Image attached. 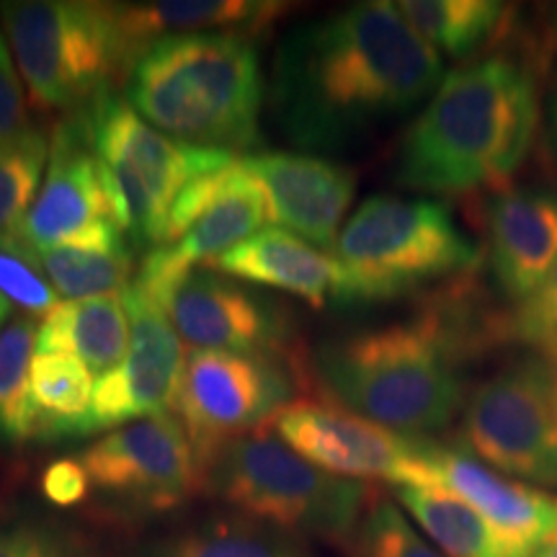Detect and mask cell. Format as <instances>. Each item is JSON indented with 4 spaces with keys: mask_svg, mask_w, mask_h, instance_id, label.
<instances>
[{
    "mask_svg": "<svg viewBox=\"0 0 557 557\" xmlns=\"http://www.w3.org/2000/svg\"><path fill=\"white\" fill-rule=\"evenodd\" d=\"M444 62L398 5L354 3L302 26L276 58L274 109L295 143L341 148L431 99Z\"/></svg>",
    "mask_w": 557,
    "mask_h": 557,
    "instance_id": "obj_1",
    "label": "cell"
},
{
    "mask_svg": "<svg viewBox=\"0 0 557 557\" xmlns=\"http://www.w3.org/2000/svg\"><path fill=\"white\" fill-rule=\"evenodd\" d=\"M468 287L438 292L410 320L325 341L312 377L336 406L398 434L426 438L462 416V367L504 344V312H483Z\"/></svg>",
    "mask_w": 557,
    "mask_h": 557,
    "instance_id": "obj_2",
    "label": "cell"
},
{
    "mask_svg": "<svg viewBox=\"0 0 557 557\" xmlns=\"http://www.w3.org/2000/svg\"><path fill=\"white\" fill-rule=\"evenodd\" d=\"M540 127L537 70L527 54L487 52L438 83L398 150L395 181L436 197L511 186Z\"/></svg>",
    "mask_w": 557,
    "mask_h": 557,
    "instance_id": "obj_3",
    "label": "cell"
},
{
    "mask_svg": "<svg viewBox=\"0 0 557 557\" xmlns=\"http://www.w3.org/2000/svg\"><path fill=\"white\" fill-rule=\"evenodd\" d=\"M263 78L246 34H181L150 45L127 73V103L184 145L238 152L259 143Z\"/></svg>",
    "mask_w": 557,
    "mask_h": 557,
    "instance_id": "obj_4",
    "label": "cell"
},
{
    "mask_svg": "<svg viewBox=\"0 0 557 557\" xmlns=\"http://www.w3.org/2000/svg\"><path fill=\"white\" fill-rule=\"evenodd\" d=\"M333 299L341 305L389 302L431 284L470 274L480 263L449 207L436 199L374 194L338 233Z\"/></svg>",
    "mask_w": 557,
    "mask_h": 557,
    "instance_id": "obj_5",
    "label": "cell"
},
{
    "mask_svg": "<svg viewBox=\"0 0 557 557\" xmlns=\"http://www.w3.org/2000/svg\"><path fill=\"white\" fill-rule=\"evenodd\" d=\"M201 483L246 519L338 547L354 545L374 500L367 483L331 475L261 431L227 442Z\"/></svg>",
    "mask_w": 557,
    "mask_h": 557,
    "instance_id": "obj_6",
    "label": "cell"
},
{
    "mask_svg": "<svg viewBox=\"0 0 557 557\" xmlns=\"http://www.w3.org/2000/svg\"><path fill=\"white\" fill-rule=\"evenodd\" d=\"M5 34L29 99L41 111L94 109L129 73L132 52L111 3H0Z\"/></svg>",
    "mask_w": 557,
    "mask_h": 557,
    "instance_id": "obj_7",
    "label": "cell"
},
{
    "mask_svg": "<svg viewBox=\"0 0 557 557\" xmlns=\"http://www.w3.org/2000/svg\"><path fill=\"white\" fill-rule=\"evenodd\" d=\"M457 436L491 470L557 493V361H506L468 393Z\"/></svg>",
    "mask_w": 557,
    "mask_h": 557,
    "instance_id": "obj_8",
    "label": "cell"
},
{
    "mask_svg": "<svg viewBox=\"0 0 557 557\" xmlns=\"http://www.w3.org/2000/svg\"><path fill=\"white\" fill-rule=\"evenodd\" d=\"M94 152L120 184L129 207L132 233L160 243L181 191L199 176L233 163V152L184 145L150 127L127 101L103 99L81 116Z\"/></svg>",
    "mask_w": 557,
    "mask_h": 557,
    "instance_id": "obj_9",
    "label": "cell"
},
{
    "mask_svg": "<svg viewBox=\"0 0 557 557\" xmlns=\"http://www.w3.org/2000/svg\"><path fill=\"white\" fill-rule=\"evenodd\" d=\"M295 377L276 354L191 348L184 359L173 410L201 472L233 438L256 434L292 406Z\"/></svg>",
    "mask_w": 557,
    "mask_h": 557,
    "instance_id": "obj_10",
    "label": "cell"
},
{
    "mask_svg": "<svg viewBox=\"0 0 557 557\" xmlns=\"http://www.w3.org/2000/svg\"><path fill=\"white\" fill-rule=\"evenodd\" d=\"M274 431L315 468L346 480H382L395 487H431L434 442L389 431L336 403L295 400L274 418Z\"/></svg>",
    "mask_w": 557,
    "mask_h": 557,
    "instance_id": "obj_11",
    "label": "cell"
},
{
    "mask_svg": "<svg viewBox=\"0 0 557 557\" xmlns=\"http://www.w3.org/2000/svg\"><path fill=\"white\" fill-rule=\"evenodd\" d=\"M75 459L90 491L137 513L171 511L199 487L189 436L171 413L114 429Z\"/></svg>",
    "mask_w": 557,
    "mask_h": 557,
    "instance_id": "obj_12",
    "label": "cell"
},
{
    "mask_svg": "<svg viewBox=\"0 0 557 557\" xmlns=\"http://www.w3.org/2000/svg\"><path fill=\"white\" fill-rule=\"evenodd\" d=\"M103 225L132 230L120 184L94 152L83 120L54 127L45 184L24 222V246L39 250L83 240Z\"/></svg>",
    "mask_w": 557,
    "mask_h": 557,
    "instance_id": "obj_13",
    "label": "cell"
},
{
    "mask_svg": "<svg viewBox=\"0 0 557 557\" xmlns=\"http://www.w3.org/2000/svg\"><path fill=\"white\" fill-rule=\"evenodd\" d=\"M129 315V351L109 374L96 380L86 434L169 413L184 369L178 333L160 305L129 284L122 292Z\"/></svg>",
    "mask_w": 557,
    "mask_h": 557,
    "instance_id": "obj_14",
    "label": "cell"
},
{
    "mask_svg": "<svg viewBox=\"0 0 557 557\" xmlns=\"http://www.w3.org/2000/svg\"><path fill=\"white\" fill-rule=\"evenodd\" d=\"M184 341L201 351L282 354V310L212 269H191L148 295Z\"/></svg>",
    "mask_w": 557,
    "mask_h": 557,
    "instance_id": "obj_15",
    "label": "cell"
},
{
    "mask_svg": "<svg viewBox=\"0 0 557 557\" xmlns=\"http://www.w3.org/2000/svg\"><path fill=\"white\" fill-rule=\"evenodd\" d=\"M431 475L485 521L504 557H537L557 542V493L500 475L468 451L438 444Z\"/></svg>",
    "mask_w": 557,
    "mask_h": 557,
    "instance_id": "obj_16",
    "label": "cell"
},
{
    "mask_svg": "<svg viewBox=\"0 0 557 557\" xmlns=\"http://www.w3.org/2000/svg\"><path fill=\"white\" fill-rule=\"evenodd\" d=\"M480 225L493 284L506 302L517 305L557 267V189L519 184L491 191Z\"/></svg>",
    "mask_w": 557,
    "mask_h": 557,
    "instance_id": "obj_17",
    "label": "cell"
},
{
    "mask_svg": "<svg viewBox=\"0 0 557 557\" xmlns=\"http://www.w3.org/2000/svg\"><path fill=\"white\" fill-rule=\"evenodd\" d=\"M240 160L267 194L271 222L320 250L336 248L341 220L357 194V173L336 160L302 152H263Z\"/></svg>",
    "mask_w": 557,
    "mask_h": 557,
    "instance_id": "obj_18",
    "label": "cell"
},
{
    "mask_svg": "<svg viewBox=\"0 0 557 557\" xmlns=\"http://www.w3.org/2000/svg\"><path fill=\"white\" fill-rule=\"evenodd\" d=\"M207 269L243 282L263 284L278 292H289L310 305L325 308L336 284V261L331 253L310 246L284 227H263L246 243L227 250Z\"/></svg>",
    "mask_w": 557,
    "mask_h": 557,
    "instance_id": "obj_19",
    "label": "cell"
},
{
    "mask_svg": "<svg viewBox=\"0 0 557 557\" xmlns=\"http://www.w3.org/2000/svg\"><path fill=\"white\" fill-rule=\"evenodd\" d=\"M132 52V65L150 45L181 34L261 32L287 5L259 0H156V3H111Z\"/></svg>",
    "mask_w": 557,
    "mask_h": 557,
    "instance_id": "obj_20",
    "label": "cell"
},
{
    "mask_svg": "<svg viewBox=\"0 0 557 557\" xmlns=\"http://www.w3.org/2000/svg\"><path fill=\"white\" fill-rule=\"evenodd\" d=\"M129 315L124 297H90L60 302L39 329V354H70L96 377L116 369L129 351Z\"/></svg>",
    "mask_w": 557,
    "mask_h": 557,
    "instance_id": "obj_21",
    "label": "cell"
},
{
    "mask_svg": "<svg viewBox=\"0 0 557 557\" xmlns=\"http://www.w3.org/2000/svg\"><path fill=\"white\" fill-rule=\"evenodd\" d=\"M39 269L67 299L109 297L129 287L135 259L116 225H103L83 240L39 250Z\"/></svg>",
    "mask_w": 557,
    "mask_h": 557,
    "instance_id": "obj_22",
    "label": "cell"
},
{
    "mask_svg": "<svg viewBox=\"0 0 557 557\" xmlns=\"http://www.w3.org/2000/svg\"><path fill=\"white\" fill-rule=\"evenodd\" d=\"M398 11L418 37L455 60H475L508 32L511 11L493 0H400Z\"/></svg>",
    "mask_w": 557,
    "mask_h": 557,
    "instance_id": "obj_23",
    "label": "cell"
},
{
    "mask_svg": "<svg viewBox=\"0 0 557 557\" xmlns=\"http://www.w3.org/2000/svg\"><path fill=\"white\" fill-rule=\"evenodd\" d=\"M94 372L70 354H37L32 361L29 393L34 438L86 436Z\"/></svg>",
    "mask_w": 557,
    "mask_h": 557,
    "instance_id": "obj_24",
    "label": "cell"
},
{
    "mask_svg": "<svg viewBox=\"0 0 557 557\" xmlns=\"http://www.w3.org/2000/svg\"><path fill=\"white\" fill-rule=\"evenodd\" d=\"M395 500L410 513L438 553L447 557H504L496 537L472 508L444 487H395Z\"/></svg>",
    "mask_w": 557,
    "mask_h": 557,
    "instance_id": "obj_25",
    "label": "cell"
},
{
    "mask_svg": "<svg viewBox=\"0 0 557 557\" xmlns=\"http://www.w3.org/2000/svg\"><path fill=\"white\" fill-rule=\"evenodd\" d=\"M150 557H312L302 542L253 519H212L158 542Z\"/></svg>",
    "mask_w": 557,
    "mask_h": 557,
    "instance_id": "obj_26",
    "label": "cell"
},
{
    "mask_svg": "<svg viewBox=\"0 0 557 557\" xmlns=\"http://www.w3.org/2000/svg\"><path fill=\"white\" fill-rule=\"evenodd\" d=\"M47 158V139L34 127L0 143V250L32 261L37 259L24 246V222L39 194Z\"/></svg>",
    "mask_w": 557,
    "mask_h": 557,
    "instance_id": "obj_27",
    "label": "cell"
},
{
    "mask_svg": "<svg viewBox=\"0 0 557 557\" xmlns=\"http://www.w3.org/2000/svg\"><path fill=\"white\" fill-rule=\"evenodd\" d=\"M39 329L32 315H18L0 331V436L24 444L34 438L29 374Z\"/></svg>",
    "mask_w": 557,
    "mask_h": 557,
    "instance_id": "obj_28",
    "label": "cell"
},
{
    "mask_svg": "<svg viewBox=\"0 0 557 557\" xmlns=\"http://www.w3.org/2000/svg\"><path fill=\"white\" fill-rule=\"evenodd\" d=\"M348 553L351 557H447L410 524L398 504L382 496H374Z\"/></svg>",
    "mask_w": 557,
    "mask_h": 557,
    "instance_id": "obj_29",
    "label": "cell"
},
{
    "mask_svg": "<svg viewBox=\"0 0 557 557\" xmlns=\"http://www.w3.org/2000/svg\"><path fill=\"white\" fill-rule=\"evenodd\" d=\"M504 341L557 361V267L532 295L504 310Z\"/></svg>",
    "mask_w": 557,
    "mask_h": 557,
    "instance_id": "obj_30",
    "label": "cell"
},
{
    "mask_svg": "<svg viewBox=\"0 0 557 557\" xmlns=\"http://www.w3.org/2000/svg\"><path fill=\"white\" fill-rule=\"evenodd\" d=\"M39 263L18 253L0 250V295L18 305L26 315H50L58 308V292L39 274Z\"/></svg>",
    "mask_w": 557,
    "mask_h": 557,
    "instance_id": "obj_31",
    "label": "cell"
},
{
    "mask_svg": "<svg viewBox=\"0 0 557 557\" xmlns=\"http://www.w3.org/2000/svg\"><path fill=\"white\" fill-rule=\"evenodd\" d=\"M0 557H96L75 532L58 527L18 524L0 532Z\"/></svg>",
    "mask_w": 557,
    "mask_h": 557,
    "instance_id": "obj_32",
    "label": "cell"
},
{
    "mask_svg": "<svg viewBox=\"0 0 557 557\" xmlns=\"http://www.w3.org/2000/svg\"><path fill=\"white\" fill-rule=\"evenodd\" d=\"M32 124L26 120V101L21 90L18 75L13 70L11 54L5 50V41L0 37V143L21 135Z\"/></svg>",
    "mask_w": 557,
    "mask_h": 557,
    "instance_id": "obj_33",
    "label": "cell"
},
{
    "mask_svg": "<svg viewBox=\"0 0 557 557\" xmlns=\"http://www.w3.org/2000/svg\"><path fill=\"white\" fill-rule=\"evenodd\" d=\"M41 491L54 506H78L90 493V483L78 459L70 457L47 468L45 478H41Z\"/></svg>",
    "mask_w": 557,
    "mask_h": 557,
    "instance_id": "obj_34",
    "label": "cell"
},
{
    "mask_svg": "<svg viewBox=\"0 0 557 557\" xmlns=\"http://www.w3.org/2000/svg\"><path fill=\"white\" fill-rule=\"evenodd\" d=\"M549 124H553V135L557 139V78L549 90Z\"/></svg>",
    "mask_w": 557,
    "mask_h": 557,
    "instance_id": "obj_35",
    "label": "cell"
},
{
    "mask_svg": "<svg viewBox=\"0 0 557 557\" xmlns=\"http://www.w3.org/2000/svg\"><path fill=\"white\" fill-rule=\"evenodd\" d=\"M9 315H11V302L0 295V331L5 329V320H9Z\"/></svg>",
    "mask_w": 557,
    "mask_h": 557,
    "instance_id": "obj_36",
    "label": "cell"
},
{
    "mask_svg": "<svg viewBox=\"0 0 557 557\" xmlns=\"http://www.w3.org/2000/svg\"><path fill=\"white\" fill-rule=\"evenodd\" d=\"M537 557H557V542H555V545H549L547 549H542Z\"/></svg>",
    "mask_w": 557,
    "mask_h": 557,
    "instance_id": "obj_37",
    "label": "cell"
},
{
    "mask_svg": "<svg viewBox=\"0 0 557 557\" xmlns=\"http://www.w3.org/2000/svg\"><path fill=\"white\" fill-rule=\"evenodd\" d=\"M553 34H555V41H557V11H555V21H553Z\"/></svg>",
    "mask_w": 557,
    "mask_h": 557,
    "instance_id": "obj_38",
    "label": "cell"
}]
</instances>
